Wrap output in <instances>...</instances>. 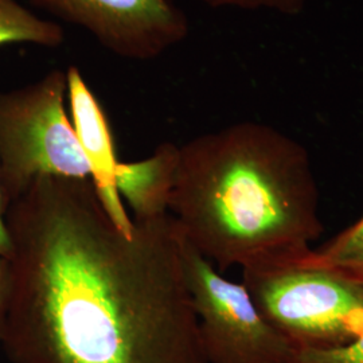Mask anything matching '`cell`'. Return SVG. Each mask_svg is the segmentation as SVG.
<instances>
[{
  "label": "cell",
  "mask_w": 363,
  "mask_h": 363,
  "mask_svg": "<svg viewBox=\"0 0 363 363\" xmlns=\"http://www.w3.org/2000/svg\"><path fill=\"white\" fill-rule=\"evenodd\" d=\"M66 77L69 116L91 169L93 190L117 229L130 234L135 223L117 190L116 169L120 160L109 118L77 66H69Z\"/></svg>",
  "instance_id": "cell-7"
},
{
  "label": "cell",
  "mask_w": 363,
  "mask_h": 363,
  "mask_svg": "<svg viewBox=\"0 0 363 363\" xmlns=\"http://www.w3.org/2000/svg\"><path fill=\"white\" fill-rule=\"evenodd\" d=\"M6 213H7V206H6L4 198L1 194V189H0V257L10 259V256H11V240H10L9 228H7Z\"/></svg>",
  "instance_id": "cell-14"
},
{
  "label": "cell",
  "mask_w": 363,
  "mask_h": 363,
  "mask_svg": "<svg viewBox=\"0 0 363 363\" xmlns=\"http://www.w3.org/2000/svg\"><path fill=\"white\" fill-rule=\"evenodd\" d=\"M178 159L179 145L166 142L159 144L145 159L118 163L117 190L132 220H156L169 216Z\"/></svg>",
  "instance_id": "cell-8"
},
{
  "label": "cell",
  "mask_w": 363,
  "mask_h": 363,
  "mask_svg": "<svg viewBox=\"0 0 363 363\" xmlns=\"http://www.w3.org/2000/svg\"><path fill=\"white\" fill-rule=\"evenodd\" d=\"M261 313L296 349L340 346L363 333V281L306 259L241 269Z\"/></svg>",
  "instance_id": "cell-4"
},
{
  "label": "cell",
  "mask_w": 363,
  "mask_h": 363,
  "mask_svg": "<svg viewBox=\"0 0 363 363\" xmlns=\"http://www.w3.org/2000/svg\"><path fill=\"white\" fill-rule=\"evenodd\" d=\"M295 363H363V333L340 346L298 349Z\"/></svg>",
  "instance_id": "cell-11"
},
{
  "label": "cell",
  "mask_w": 363,
  "mask_h": 363,
  "mask_svg": "<svg viewBox=\"0 0 363 363\" xmlns=\"http://www.w3.org/2000/svg\"><path fill=\"white\" fill-rule=\"evenodd\" d=\"M211 9H237L242 11H272L296 16L306 9V0H199Z\"/></svg>",
  "instance_id": "cell-12"
},
{
  "label": "cell",
  "mask_w": 363,
  "mask_h": 363,
  "mask_svg": "<svg viewBox=\"0 0 363 363\" xmlns=\"http://www.w3.org/2000/svg\"><path fill=\"white\" fill-rule=\"evenodd\" d=\"M169 216L222 273L303 259L325 230L308 150L257 121L179 145Z\"/></svg>",
  "instance_id": "cell-2"
},
{
  "label": "cell",
  "mask_w": 363,
  "mask_h": 363,
  "mask_svg": "<svg viewBox=\"0 0 363 363\" xmlns=\"http://www.w3.org/2000/svg\"><path fill=\"white\" fill-rule=\"evenodd\" d=\"M183 267L208 363H295L298 349L261 313L244 283L183 240Z\"/></svg>",
  "instance_id": "cell-5"
},
{
  "label": "cell",
  "mask_w": 363,
  "mask_h": 363,
  "mask_svg": "<svg viewBox=\"0 0 363 363\" xmlns=\"http://www.w3.org/2000/svg\"><path fill=\"white\" fill-rule=\"evenodd\" d=\"M66 100L61 69L0 91V189L7 208L39 178L91 181Z\"/></svg>",
  "instance_id": "cell-3"
},
{
  "label": "cell",
  "mask_w": 363,
  "mask_h": 363,
  "mask_svg": "<svg viewBox=\"0 0 363 363\" xmlns=\"http://www.w3.org/2000/svg\"><path fill=\"white\" fill-rule=\"evenodd\" d=\"M13 363H208L171 216L123 233L91 181L39 178L7 208Z\"/></svg>",
  "instance_id": "cell-1"
},
{
  "label": "cell",
  "mask_w": 363,
  "mask_h": 363,
  "mask_svg": "<svg viewBox=\"0 0 363 363\" xmlns=\"http://www.w3.org/2000/svg\"><path fill=\"white\" fill-rule=\"evenodd\" d=\"M304 259L363 281V216Z\"/></svg>",
  "instance_id": "cell-10"
},
{
  "label": "cell",
  "mask_w": 363,
  "mask_h": 363,
  "mask_svg": "<svg viewBox=\"0 0 363 363\" xmlns=\"http://www.w3.org/2000/svg\"><path fill=\"white\" fill-rule=\"evenodd\" d=\"M65 40L64 27L28 10L18 0H0V48L30 43L55 49Z\"/></svg>",
  "instance_id": "cell-9"
},
{
  "label": "cell",
  "mask_w": 363,
  "mask_h": 363,
  "mask_svg": "<svg viewBox=\"0 0 363 363\" xmlns=\"http://www.w3.org/2000/svg\"><path fill=\"white\" fill-rule=\"evenodd\" d=\"M81 27L105 50L130 61H151L190 34L178 0H27Z\"/></svg>",
  "instance_id": "cell-6"
},
{
  "label": "cell",
  "mask_w": 363,
  "mask_h": 363,
  "mask_svg": "<svg viewBox=\"0 0 363 363\" xmlns=\"http://www.w3.org/2000/svg\"><path fill=\"white\" fill-rule=\"evenodd\" d=\"M11 298V265L10 259L0 257V345L4 335Z\"/></svg>",
  "instance_id": "cell-13"
}]
</instances>
